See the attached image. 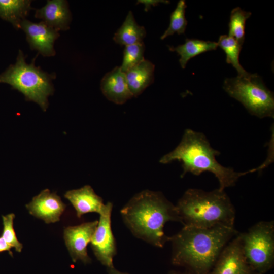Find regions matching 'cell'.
Returning a JSON list of instances; mask_svg holds the SVG:
<instances>
[{
    "label": "cell",
    "mask_w": 274,
    "mask_h": 274,
    "mask_svg": "<svg viewBox=\"0 0 274 274\" xmlns=\"http://www.w3.org/2000/svg\"><path fill=\"white\" fill-rule=\"evenodd\" d=\"M238 232L234 226L217 225L209 228L183 226L169 237L172 262L188 274H210L226 245Z\"/></svg>",
    "instance_id": "6da1fadb"
},
{
    "label": "cell",
    "mask_w": 274,
    "mask_h": 274,
    "mask_svg": "<svg viewBox=\"0 0 274 274\" xmlns=\"http://www.w3.org/2000/svg\"><path fill=\"white\" fill-rule=\"evenodd\" d=\"M120 213L134 236L159 248L169 241L164 232L165 224L168 221L181 223L176 206L161 192L148 190L133 196Z\"/></svg>",
    "instance_id": "7a4b0ae2"
},
{
    "label": "cell",
    "mask_w": 274,
    "mask_h": 274,
    "mask_svg": "<svg viewBox=\"0 0 274 274\" xmlns=\"http://www.w3.org/2000/svg\"><path fill=\"white\" fill-rule=\"evenodd\" d=\"M219 154L220 152L211 146L203 133L187 129L179 144L162 157L159 162L167 164L176 160L180 161L183 169L181 177L187 173L198 176L204 172H211L217 178L219 189L222 190L235 185L241 177L263 169L268 164L266 161L257 168L237 172L218 162L216 156Z\"/></svg>",
    "instance_id": "3957f363"
},
{
    "label": "cell",
    "mask_w": 274,
    "mask_h": 274,
    "mask_svg": "<svg viewBox=\"0 0 274 274\" xmlns=\"http://www.w3.org/2000/svg\"><path fill=\"white\" fill-rule=\"evenodd\" d=\"M185 227L209 228L217 225L234 226L235 211L224 190L186 191L176 206Z\"/></svg>",
    "instance_id": "277c9868"
},
{
    "label": "cell",
    "mask_w": 274,
    "mask_h": 274,
    "mask_svg": "<svg viewBox=\"0 0 274 274\" xmlns=\"http://www.w3.org/2000/svg\"><path fill=\"white\" fill-rule=\"evenodd\" d=\"M35 59L31 63H27L20 50L16 62L0 74V83L10 85L22 93L26 100L36 102L45 111L49 105L48 97L54 91L52 81L55 79L56 75L54 73L49 74L36 66Z\"/></svg>",
    "instance_id": "5b68a950"
},
{
    "label": "cell",
    "mask_w": 274,
    "mask_h": 274,
    "mask_svg": "<svg viewBox=\"0 0 274 274\" xmlns=\"http://www.w3.org/2000/svg\"><path fill=\"white\" fill-rule=\"evenodd\" d=\"M223 89L241 102L252 115L259 118H273L274 96L257 74L227 78Z\"/></svg>",
    "instance_id": "8992f818"
},
{
    "label": "cell",
    "mask_w": 274,
    "mask_h": 274,
    "mask_svg": "<svg viewBox=\"0 0 274 274\" xmlns=\"http://www.w3.org/2000/svg\"><path fill=\"white\" fill-rule=\"evenodd\" d=\"M245 258L257 274H264L274 263V222L260 221L238 233Z\"/></svg>",
    "instance_id": "52a82bcc"
},
{
    "label": "cell",
    "mask_w": 274,
    "mask_h": 274,
    "mask_svg": "<svg viewBox=\"0 0 274 274\" xmlns=\"http://www.w3.org/2000/svg\"><path fill=\"white\" fill-rule=\"evenodd\" d=\"M112 209L111 202L105 204L90 243L95 256L107 268L114 267L113 258L117 253L116 242L111 229Z\"/></svg>",
    "instance_id": "ba28073f"
},
{
    "label": "cell",
    "mask_w": 274,
    "mask_h": 274,
    "mask_svg": "<svg viewBox=\"0 0 274 274\" xmlns=\"http://www.w3.org/2000/svg\"><path fill=\"white\" fill-rule=\"evenodd\" d=\"M210 274H257L245 258L238 233L224 248Z\"/></svg>",
    "instance_id": "9c48e42d"
},
{
    "label": "cell",
    "mask_w": 274,
    "mask_h": 274,
    "mask_svg": "<svg viewBox=\"0 0 274 274\" xmlns=\"http://www.w3.org/2000/svg\"><path fill=\"white\" fill-rule=\"evenodd\" d=\"M98 224V221L85 222L65 228L63 238L74 262L80 260L84 264L91 263L87 247L90 243Z\"/></svg>",
    "instance_id": "30bf717a"
},
{
    "label": "cell",
    "mask_w": 274,
    "mask_h": 274,
    "mask_svg": "<svg viewBox=\"0 0 274 274\" xmlns=\"http://www.w3.org/2000/svg\"><path fill=\"white\" fill-rule=\"evenodd\" d=\"M20 29L25 33L26 40L32 50H37L43 56L55 55L54 44L60 36L58 31L43 21L34 23L26 19L22 21Z\"/></svg>",
    "instance_id": "8fae6325"
},
{
    "label": "cell",
    "mask_w": 274,
    "mask_h": 274,
    "mask_svg": "<svg viewBox=\"0 0 274 274\" xmlns=\"http://www.w3.org/2000/svg\"><path fill=\"white\" fill-rule=\"evenodd\" d=\"M26 207L31 215L48 224L60 220L66 205L56 193L46 189L33 197Z\"/></svg>",
    "instance_id": "7c38bea8"
},
{
    "label": "cell",
    "mask_w": 274,
    "mask_h": 274,
    "mask_svg": "<svg viewBox=\"0 0 274 274\" xmlns=\"http://www.w3.org/2000/svg\"><path fill=\"white\" fill-rule=\"evenodd\" d=\"M35 17L58 31L68 30L72 21L68 3L64 0H48L45 6L36 10Z\"/></svg>",
    "instance_id": "4fadbf2b"
},
{
    "label": "cell",
    "mask_w": 274,
    "mask_h": 274,
    "mask_svg": "<svg viewBox=\"0 0 274 274\" xmlns=\"http://www.w3.org/2000/svg\"><path fill=\"white\" fill-rule=\"evenodd\" d=\"M100 89L104 96L116 104H124L133 97L125 74L120 67H115L104 76L100 82Z\"/></svg>",
    "instance_id": "5bb4252c"
},
{
    "label": "cell",
    "mask_w": 274,
    "mask_h": 274,
    "mask_svg": "<svg viewBox=\"0 0 274 274\" xmlns=\"http://www.w3.org/2000/svg\"><path fill=\"white\" fill-rule=\"evenodd\" d=\"M64 197L72 204L79 218L88 213L100 214L105 204L101 197L97 195L89 185L67 191Z\"/></svg>",
    "instance_id": "9a60e30c"
},
{
    "label": "cell",
    "mask_w": 274,
    "mask_h": 274,
    "mask_svg": "<svg viewBox=\"0 0 274 274\" xmlns=\"http://www.w3.org/2000/svg\"><path fill=\"white\" fill-rule=\"evenodd\" d=\"M154 68V65L151 62L144 59L125 73L133 97L140 95L153 83Z\"/></svg>",
    "instance_id": "2e32d148"
},
{
    "label": "cell",
    "mask_w": 274,
    "mask_h": 274,
    "mask_svg": "<svg viewBox=\"0 0 274 274\" xmlns=\"http://www.w3.org/2000/svg\"><path fill=\"white\" fill-rule=\"evenodd\" d=\"M29 0H0V18L20 29L22 21L32 9Z\"/></svg>",
    "instance_id": "e0dca14e"
},
{
    "label": "cell",
    "mask_w": 274,
    "mask_h": 274,
    "mask_svg": "<svg viewBox=\"0 0 274 274\" xmlns=\"http://www.w3.org/2000/svg\"><path fill=\"white\" fill-rule=\"evenodd\" d=\"M146 34L145 28L136 23L132 12L129 11L113 40L116 43L126 46L143 42Z\"/></svg>",
    "instance_id": "ac0fdd59"
},
{
    "label": "cell",
    "mask_w": 274,
    "mask_h": 274,
    "mask_svg": "<svg viewBox=\"0 0 274 274\" xmlns=\"http://www.w3.org/2000/svg\"><path fill=\"white\" fill-rule=\"evenodd\" d=\"M217 42L206 41L196 39H186L185 42L177 47H169L171 51L176 52L180 56L179 62L185 68L188 61L192 58L202 53L217 49Z\"/></svg>",
    "instance_id": "d6986e66"
},
{
    "label": "cell",
    "mask_w": 274,
    "mask_h": 274,
    "mask_svg": "<svg viewBox=\"0 0 274 274\" xmlns=\"http://www.w3.org/2000/svg\"><path fill=\"white\" fill-rule=\"evenodd\" d=\"M219 46L225 53L226 62L231 64L236 69L238 74V76H246L249 74L241 65L239 56L242 45L233 38L228 35H221L217 42Z\"/></svg>",
    "instance_id": "ffe728a7"
},
{
    "label": "cell",
    "mask_w": 274,
    "mask_h": 274,
    "mask_svg": "<svg viewBox=\"0 0 274 274\" xmlns=\"http://www.w3.org/2000/svg\"><path fill=\"white\" fill-rule=\"evenodd\" d=\"M251 14V12L244 11L239 7L235 8L231 12L228 36L242 45L245 40L246 21Z\"/></svg>",
    "instance_id": "44dd1931"
},
{
    "label": "cell",
    "mask_w": 274,
    "mask_h": 274,
    "mask_svg": "<svg viewBox=\"0 0 274 274\" xmlns=\"http://www.w3.org/2000/svg\"><path fill=\"white\" fill-rule=\"evenodd\" d=\"M186 7L185 1L180 0L178 2L176 9L170 14V23L168 28L160 37L161 40L175 33L178 35L184 33L187 25V21L185 17Z\"/></svg>",
    "instance_id": "7402d4cb"
},
{
    "label": "cell",
    "mask_w": 274,
    "mask_h": 274,
    "mask_svg": "<svg viewBox=\"0 0 274 274\" xmlns=\"http://www.w3.org/2000/svg\"><path fill=\"white\" fill-rule=\"evenodd\" d=\"M145 48L143 42L125 46L122 64L120 67L122 72L125 73L144 59Z\"/></svg>",
    "instance_id": "603a6c76"
},
{
    "label": "cell",
    "mask_w": 274,
    "mask_h": 274,
    "mask_svg": "<svg viewBox=\"0 0 274 274\" xmlns=\"http://www.w3.org/2000/svg\"><path fill=\"white\" fill-rule=\"evenodd\" d=\"M14 218L15 214L13 213L2 216L3 230L1 236L11 248H14L16 252H20L23 245L17 239L14 229Z\"/></svg>",
    "instance_id": "cb8c5ba5"
},
{
    "label": "cell",
    "mask_w": 274,
    "mask_h": 274,
    "mask_svg": "<svg viewBox=\"0 0 274 274\" xmlns=\"http://www.w3.org/2000/svg\"><path fill=\"white\" fill-rule=\"evenodd\" d=\"M139 3L144 5V10L147 12L150 9L151 6H157L159 3L168 4L169 3V1L163 0H139L137 1L136 4Z\"/></svg>",
    "instance_id": "d4e9b609"
},
{
    "label": "cell",
    "mask_w": 274,
    "mask_h": 274,
    "mask_svg": "<svg viewBox=\"0 0 274 274\" xmlns=\"http://www.w3.org/2000/svg\"><path fill=\"white\" fill-rule=\"evenodd\" d=\"M12 248L5 241L2 236L0 237V252L9 251Z\"/></svg>",
    "instance_id": "484cf974"
},
{
    "label": "cell",
    "mask_w": 274,
    "mask_h": 274,
    "mask_svg": "<svg viewBox=\"0 0 274 274\" xmlns=\"http://www.w3.org/2000/svg\"><path fill=\"white\" fill-rule=\"evenodd\" d=\"M108 274H129L126 272H123L116 269L114 266L112 268H107Z\"/></svg>",
    "instance_id": "4316f807"
},
{
    "label": "cell",
    "mask_w": 274,
    "mask_h": 274,
    "mask_svg": "<svg viewBox=\"0 0 274 274\" xmlns=\"http://www.w3.org/2000/svg\"><path fill=\"white\" fill-rule=\"evenodd\" d=\"M168 274H188V273L187 272L184 273H182L178 272H170Z\"/></svg>",
    "instance_id": "83f0119b"
}]
</instances>
